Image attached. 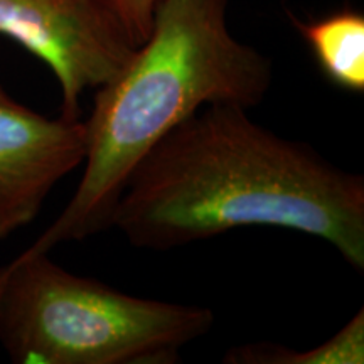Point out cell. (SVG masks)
Listing matches in <instances>:
<instances>
[{"label": "cell", "mask_w": 364, "mask_h": 364, "mask_svg": "<svg viewBox=\"0 0 364 364\" xmlns=\"http://www.w3.org/2000/svg\"><path fill=\"white\" fill-rule=\"evenodd\" d=\"M113 2L124 17L125 24L129 26L136 44L140 46L150 33L154 11L159 0H113Z\"/></svg>", "instance_id": "obj_8"}, {"label": "cell", "mask_w": 364, "mask_h": 364, "mask_svg": "<svg viewBox=\"0 0 364 364\" xmlns=\"http://www.w3.org/2000/svg\"><path fill=\"white\" fill-rule=\"evenodd\" d=\"M0 38L51 70L66 118H81L85 91L115 78L139 48L113 0H0Z\"/></svg>", "instance_id": "obj_4"}, {"label": "cell", "mask_w": 364, "mask_h": 364, "mask_svg": "<svg viewBox=\"0 0 364 364\" xmlns=\"http://www.w3.org/2000/svg\"><path fill=\"white\" fill-rule=\"evenodd\" d=\"M290 17L326 80L349 93H364L363 14L341 9L306 22Z\"/></svg>", "instance_id": "obj_6"}, {"label": "cell", "mask_w": 364, "mask_h": 364, "mask_svg": "<svg viewBox=\"0 0 364 364\" xmlns=\"http://www.w3.org/2000/svg\"><path fill=\"white\" fill-rule=\"evenodd\" d=\"M247 226L324 240L364 270V179L248 108H199L157 142L127 179L108 228L132 247L167 252Z\"/></svg>", "instance_id": "obj_1"}, {"label": "cell", "mask_w": 364, "mask_h": 364, "mask_svg": "<svg viewBox=\"0 0 364 364\" xmlns=\"http://www.w3.org/2000/svg\"><path fill=\"white\" fill-rule=\"evenodd\" d=\"M85 154V120L46 117L0 85V240L39 216L53 189L81 167Z\"/></svg>", "instance_id": "obj_5"}, {"label": "cell", "mask_w": 364, "mask_h": 364, "mask_svg": "<svg viewBox=\"0 0 364 364\" xmlns=\"http://www.w3.org/2000/svg\"><path fill=\"white\" fill-rule=\"evenodd\" d=\"M225 364H363L364 363V309L331 339L307 351H295L284 344L252 343L228 349Z\"/></svg>", "instance_id": "obj_7"}, {"label": "cell", "mask_w": 364, "mask_h": 364, "mask_svg": "<svg viewBox=\"0 0 364 364\" xmlns=\"http://www.w3.org/2000/svg\"><path fill=\"white\" fill-rule=\"evenodd\" d=\"M226 11L228 0H159L129 65L95 90L78 188L22 253H51L108 230L136 164L199 108L231 103L250 110L265 100L272 61L231 34Z\"/></svg>", "instance_id": "obj_2"}, {"label": "cell", "mask_w": 364, "mask_h": 364, "mask_svg": "<svg viewBox=\"0 0 364 364\" xmlns=\"http://www.w3.org/2000/svg\"><path fill=\"white\" fill-rule=\"evenodd\" d=\"M213 326L209 307L120 292L49 253L0 267V346L16 364H172Z\"/></svg>", "instance_id": "obj_3"}]
</instances>
